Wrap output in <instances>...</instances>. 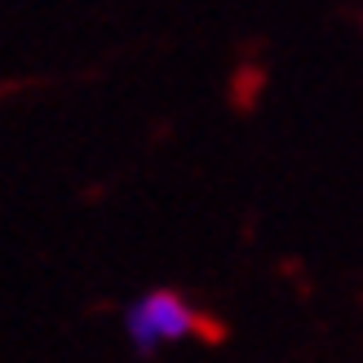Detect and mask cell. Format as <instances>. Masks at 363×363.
Segmentation results:
<instances>
[{"label": "cell", "mask_w": 363, "mask_h": 363, "mask_svg": "<svg viewBox=\"0 0 363 363\" xmlns=\"http://www.w3.org/2000/svg\"><path fill=\"white\" fill-rule=\"evenodd\" d=\"M124 341L133 346V354L151 359L164 346H177V341H191L204 333V315L195 311L191 297H182L177 288H147L138 293L120 315Z\"/></svg>", "instance_id": "cell-1"}]
</instances>
